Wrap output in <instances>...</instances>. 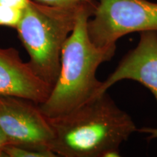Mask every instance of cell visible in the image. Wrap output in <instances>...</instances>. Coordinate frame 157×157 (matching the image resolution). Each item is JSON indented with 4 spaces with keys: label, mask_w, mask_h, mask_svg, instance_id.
I'll list each match as a JSON object with an SVG mask.
<instances>
[{
    "label": "cell",
    "mask_w": 157,
    "mask_h": 157,
    "mask_svg": "<svg viewBox=\"0 0 157 157\" xmlns=\"http://www.w3.org/2000/svg\"><path fill=\"white\" fill-rule=\"evenodd\" d=\"M96 4L88 2L82 7L63 47L57 81L48 99L39 105L49 119L67 114L98 95L102 82L96 77V72L100 65L114 56L117 45L98 48L88 35L87 21Z\"/></svg>",
    "instance_id": "obj_2"
},
{
    "label": "cell",
    "mask_w": 157,
    "mask_h": 157,
    "mask_svg": "<svg viewBox=\"0 0 157 157\" xmlns=\"http://www.w3.org/2000/svg\"><path fill=\"white\" fill-rule=\"evenodd\" d=\"M8 141L4 134L1 128H0V157H5V148L8 145Z\"/></svg>",
    "instance_id": "obj_13"
},
{
    "label": "cell",
    "mask_w": 157,
    "mask_h": 157,
    "mask_svg": "<svg viewBox=\"0 0 157 157\" xmlns=\"http://www.w3.org/2000/svg\"><path fill=\"white\" fill-rule=\"evenodd\" d=\"M30 0H0V5L11 6L20 9H24Z\"/></svg>",
    "instance_id": "obj_11"
},
{
    "label": "cell",
    "mask_w": 157,
    "mask_h": 157,
    "mask_svg": "<svg viewBox=\"0 0 157 157\" xmlns=\"http://www.w3.org/2000/svg\"><path fill=\"white\" fill-rule=\"evenodd\" d=\"M51 90L15 49L0 48V96L23 98L39 105L48 99Z\"/></svg>",
    "instance_id": "obj_7"
},
{
    "label": "cell",
    "mask_w": 157,
    "mask_h": 157,
    "mask_svg": "<svg viewBox=\"0 0 157 157\" xmlns=\"http://www.w3.org/2000/svg\"><path fill=\"white\" fill-rule=\"evenodd\" d=\"M32 1L47 5L66 7V6L80 5L85 2H95V0H32Z\"/></svg>",
    "instance_id": "obj_10"
},
{
    "label": "cell",
    "mask_w": 157,
    "mask_h": 157,
    "mask_svg": "<svg viewBox=\"0 0 157 157\" xmlns=\"http://www.w3.org/2000/svg\"><path fill=\"white\" fill-rule=\"evenodd\" d=\"M139 132L143 134H146L147 137L149 140L157 138V128H154V127H143L139 129Z\"/></svg>",
    "instance_id": "obj_12"
},
{
    "label": "cell",
    "mask_w": 157,
    "mask_h": 157,
    "mask_svg": "<svg viewBox=\"0 0 157 157\" xmlns=\"http://www.w3.org/2000/svg\"><path fill=\"white\" fill-rule=\"evenodd\" d=\"M5 157H56V154L49 149L41 150L31 147L7 145L5 148Z\"/></svg>",
    "instance_id": "obj_8"
},
{
    "label": "cell",
    "mask_w": 157,
    "mask_h": 157,
    "mask_svg": "<svg viewBox=\"0 0 157 157\" xmlns=\"http://www.w3.org/2000/svg\"><path fill=\"white\" fill-rule=\"evenodd\" d=\"M48 119L53 132L50 148L57 156H120V146L137 131L130 116L106 92L67 114Z\"/></svg>",
    "instance_id": "obj_1"
},
{
    "label": "cell",
    "mask_w": 157,
    "mask_h": 157,
    "mask_svg": "<svg viewBox=\"0 0 157 157\" xmlns=\"http://www.w3.org/2000/svg\"><path fill=\"white\" fill-rule=\"evenodd\" d=\"M90 40L98 48L115 46L135 32L157 31V3L148 0H99L87 21Z\"/></svg>",
    "instance_id": "obj_4"
},
{
    "label": "cell",
    "mask_w": 157,
    "mask_h": 157,
    "mask_svg": "<svg viewBox=\"0 0 157 157\" xmlns=\"http://www.w3.org/2000/svg\"><path fill=\"white\" fill-rule=\"evenodd\" d=\"M0 128L8 145L49 149L53 132L38 104L12 96H0Z\"/></svg>",
    "instance_id": "obj_5"
},
{
    "label": "cell",
    "mask_w": 157,
    "mask_h": 157,
    "mask_svg": "<svg viewBox=\"0 0 157 157\" xmlns=\"http://www.w3.org/2000/svg\"><path fill=\"white\" fill-rule=\"evenodd\" d=\"M23 10L0 5V26L16 29L22 18Z\"/></svg>",
    "instance_id": "obj_9"
},
{
    "label": "cell",
    "mask_w": 157,
    "mask_h": 157,
    "mask_svg": "<svg viewBox=\"0 0 157 157\" xmlns=\"http://www.w3.org/2000/svg\"><path fill=\"white\" fill-rule=\"evenodd\" d=\"M87 3L58 7L30 0L23 9L15 29L29 56V66L52 88L60 71L63 47L75 26L80 10Z\"/></svg>",
    "instance_id": "obj_3"
},
{
    "label": "cell",
    "mask_w": 157,
    "mask_h": 157,
    "mask_svg": "<svg viewBox=\"0 0 157 157\" xmlns=\"http://www.w3.org/2000/svg\"><path fill=\"white\" fill-rule=\"evenodd\" d=\"M136 81L150 90L157 102V31L140 33L137 47L124 57L106 80L102 82L98 95L118 82Z\"/></svg>",
    "instance_id": "obj_6"
}]
</instances>
